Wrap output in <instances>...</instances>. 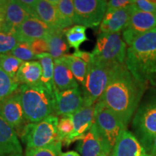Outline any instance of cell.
<instances>
[{"label":"cell","mask_w":156,"mask_h":156,"mask_svg":"<svg viewBox=\"0 0 156 156\" xmlns=\"http://www.w3.org/2000/svg\"><path fill=\"white\" fill-rule=\"evenodd\" d=\"M145 88L129 71L125 64H121L116 68L106 90L97 101L114 113L127 127Z\"/></svg>","instance_id":"6da1fadb"},{"label":"cell","mask_w":156,"mask_h":156,"mask_svg":"<svg viewBox=\"0 0 156 156\" xmlns=\"http://www.w3.org/2000/svg\"><path fill=\"white\" fill-rule=\"evenodd\" d=\"M22 146L15 129L0 115V155L22 154Z\"/></svg>","instance_id":"e0dca14e"},{"label":"cell","mask_w":156,"mask_h":156,"mask_svg":"<svg viewBox=\"0 0 156 156\" xmlns=\"http://www.w3.org/2000/svg\"><path fill=\"white\" fill-rule=\"evenodd\" d=\"M133 6L136 10L156 14V4L149 0H133Z\"/></svg>","instance_id":"836d02e7"},{"label":"cell","mask_w":156,"mask_h":156,"mask_svg":"<svg viewBox=\"0 0 156 156\" xmlns=\"http://www.w3.org/2000/svg\"><path fill=\"white\" fill-rule=\"evenodd\" d=\"M42 68L41 85L46 87L50 92H54V58L49 53H43L36 56Z\"/></svg>","instance_id":"603a6c76"},{"label":"cell","mask_w":156,"mask_h":156,"mask_svg":"<svg viewBox=\"0 0 156 156\" xmlns=\"http://www.w3.org/2000/svg\"><path fill=\"white\" fill-rule=\"evenodd\" d=\"M30 15L16 0L7 2L5 19L0 30L15 34L17 29Z\"/></svg>","instance_id":"ffe728a7"},{"label":"cell","mask_w":156,"mask_h":156,"mask_svg":"<svg viewBox=\"0 0 156 156\" xmlns=\"http://www.w3.org/2000/svg\"><path fill=\"white\" fill-rule=\"evenodd\" d=\"M101 156H108V155H106V154H103V155H102Z\"/></svg>","instance_id":"7bdbcfd3"},{"label":"cell","mask_w":156,"mask_h":156,"mask_svg":"<svg viewBox=\"0 0 156 156\" xmlns=\"http://www.w3.org/2000/svg\"><path fill=\"white\" fill-rule=\"evenodd\" d=\"M156 28V14L143 12L135 9L127 25L122 32V37L129 46L136 39Z\"/></svg>","instance_id":"30bf717a"},{"label":"cell","mask_w":156,"mask_h":156,"mask_svg":"<svg viewBox=\"0 0 156 156\" xmlns=\"http://www.w3.org/2000/svg\"><path fill=\"white\" fill-rule=\"evenodd\" d=\"M133 4V0H111L107 1L106 10H115L127 7Z\"/></svg>","instance_id":"d590c367"},{"label":"cell","mask_w":156,"mask_h":156,"mask_svg":"<svg viewBox=\"0 0 156 156\" xmlns=\"http://www.w3.org/2000/svg\"><path fill=\"white\" fill-rule=\"evenodd\" d=\"M74 125L72 115H64L58 119L57 126V140L62 145L69 146L73 143Z\"/></svg>","instance_id":"484cf974"},{"label":"cell","mask_w":156,"mask_h":156,"mask_svg":"<svg viewBox=\"0 0 156 156\" xmlns=\"http://www.w3.org/2000/svg\"><path fill=\"white\" fill-rule=\"evenodd\" d=\"M7 2L4 0H0V29L2 28L5 22V12H6V6Z\"/></svg>","instance_id":"f35d334b"},{"label":"cell","mask_w":156,"mask_h":156,"mask_svg":"<svg viewBox=\"0 0 156 156\" xmlns=\"http://www.w3.org/2000/svg\"><path fill=\"white\" fill-rule=\"evenodd\" d=\"M147 156H151V155H148V154H147Z\"/></svg>","instance_id":"ee69618b"},{"label":"cell","mask_w":156,"mask_h":156,"mask_svg":"<svg viewBox=\"0 0 156 156\" xmlns=\"http://www.w3.org/2000/svg\"><path fill=\"white\" fill-rule=\"evenodd\" d=\"M54 115H73L83 106L82 91L79 87L58 91L54 90Z\"/></svg>","instance_id":"8fae6325"},{"label":"cell","mask_w":156,"mask_h":156,"mask_svg":"<svg viewBox=\"0 0 156 156\" xmlns=\"http://www.w3.org/2000/svg\"><path fill=\"white\" fill-rule=\"evenodd\" d=\"M72 55L77 57L83 60L85 62H86L87 64H89L93 60V54L87 51H75L73 54Z\"/></svg>","instance_id":"74e56055"},{"label":"cell","mask_w":156,"mask_h":156,"mask_svg":"<svg viewBox=\"0 0 156 156\" xmlns=\"http://www.w3.org/2000/svg\"><path fill=\"white\" fill-rule=\"evenodd\" d=\"M58 16L62 23L63 30L75 25V11L73 1L72 0H58L55 1Z\"/></svg>","instance_id":"d4e9b609"},{"label":"cell","mask_w":156,"mask_h":156,"mask_svg":"<svg viewBox=\"0 0 156 156\" xmlns=\"http://www.w3.org/2000/svg\"><path fill=\"white\" fill-rule=\"evenodd\" d=\"M62 142L57 140L44 147L26 148L25 156H59L62 153Z\"/></svg>","instance_id":"4dcf8cb0"},{"label":"cell","mask_w":156,"mask_h":156,"mask_svg":"<svg viewBox=\"0 0 156 156\" xmlns=\"http://www.w3.org/2000/svg\"><path fill=\"white\" fill-rule=\"evenodd\" d=\"M9 54L23 62L36 59V55L31 49L30 43L19 42L16 47Z\"/></svg>","instance_id":"1f68e13d"},{"label":"cell","mask_w":156,"mask_h":156,"mask_svg":"<svg viewBox=\"0 0 156 156\" xmlns=\"http://www.w3.org/2000/svg\"><path fill=\"white\" fill-rule=\"evenodd\" d=\"M54 90L62 91L79 87V84L68 67L64 56L54 59Z\"/></svg>","instance_id":"ac0fdd59"},{"label":"cell","mask_w":156,"mask_h":156,"mask_svg":"<svg viewBox=\"0 0 156 156\" xmlns=\"http://www.w3.org/2000/svg\"><path fill=\"white\" fill-rule=\"evenodd\" d=\"M118 66L98 62L93 59V56L92 62L88 64L85 83L82 85L83 106H94L106 90Z\"/></svg>","instance_id":"277c9868"},{"label":"cell","mask_w":156,"mask_h":156,"mask_svg":"<svg viewBox=\"0 0 156 156\" xmlns=\"http://www.w3.org/2000/svg\"><path fill=\"white\" fill-rule=\"evenodd\" d=\"M7 156H23V154H13V155H9Z\"/></svg>","instance_id":"b9f144b4"},{"label":"cell","mask_w":156,"mask_h":156,"mask_svg":"<svg viewBox=\"0 0 156 156\" xmlns=\"http://www.w3.org/2000/svg\"><path fill=\"white\" fill-rule=\"evenodd\" d=\"M30 47L35 55L43 53H48L49 48L46 39H37L30 43Z\"/></svg>","instance_id":"e575fe53"},{"label":"cell","mask_w":156,"mask_h":156,"mask_svg":"<svg viewBox=\"0 0 156 156\" xmlns=\"http://www.w3.org/2000/svg\"><path fill=\"white\" fill-rule=\"evenodd\" d=\"M17 2L30 15V17L38 18L36 12V7L38 0H17Z\"/></svg>","instance_id":"8d00e7d4"},{"label":"cell","mask_w":156,"mask_h":156,"mask_svg":"<svg viewBox=\"0 0 156 156\" xmlns=\"http://www.w3.org/2000/svg\"><path fill=\"white\" fill-rule=\"evenodd\" d=\"M147 153L135 135L129 130L122 132L109 156H147Z\"/></svg>","instance_id":"2e32d148"},{"label":"cell","mask_w":156,"mask_h":156,"mask_svg":"<svg viewBox=\"0 0 156 156\" xmlns=\"http://www.w3.org/2000/svg\"><path fill=\"white\" fill-rule=\"evenodd\" d=\"M59 156H81L76 151H68L65 153H62Z\"/></svg>","instance_id":"60d3db41"},{"label":"cell","mask_w":156,"mask_h":156,"mask_svg":"<svg viewBox=\"0 0 156 156\" xmlns=\"http://www.w3.org/2000/svg\"><path fill=\"white\" fill-rule=\"evenodd\" d=\"M55 31L57 30H54L41 20L29 17L18 27L15 36L18 42L30 44L37 39H46Z\"/></svg>","instance_id":"7c38bea8"},{"label":"cell","mask_w":156,"mask_h":156,"mask_svg":"<svg viewBox=\"0 0 156 156\" xmlns=\"http://www.w3.org/2000/svg\"><path fill=\"white\" fill-rule=\"evenodd\" d=\"M75 25L96 30L100 27L107 9L105 0H74Z\"/></svg>","instance_id":"9c48e42d"},{"label":"cell","mask_w":156,"mask_h":156,"mask_svg":"<svg viewBox=\"0 0 156 156\" xmlns=\"http://www.w3.org/2000/svg\"><path fill=\"white\" fill-rule=\"evenodd\" d=\"M36 12L38 18L46 23L54 30H63L55 1L38 0L36 7Z\"/></svg>","instance_id":"44dd1931"},{"label":"cell","mask_w":156,"mask_h":156,"mask_svg":"<svg viewBox=\"0 0 156 156\" xmlns=\"http://www.w3.org/2000/svg\"><path fill=\"white\" fill-rule=\"evenodd\" d=\"M20 84L0 67V101L18 90Z\"/></svg>","instance_id":"f546056e"},{"label":"cell","mask_w":156,"mask_h":156,"mask_svg":"<svg viewBox=\"0 0 156 156\" xmlns=\"http://www.w3.org/2000/svg\"><path fill=\"white\" fill-rule=\"evenodd\" d=\"M134 10L135 8L133 4L125 8L106 10L99 27L100 34H115L122 32L127 25Z\"/></svg>","instance_id":"5bb4252c"},{"label":"cell","mask_w":156,"mask_h":156,"mask_svg":"<svg viewBox=\"0 0 156 156\" xmlns=\"http://www.w3.org/2000/svg\"><path fill=\"white\" fill-rule=\"evenodd\" d=\"M154 2H155V4H156V1H154Z\"/></svg>","instance_id":"f6af8a7d"},{"label":"cell","mask_w":156,"mask_h":156,"mask_svg":"<svg viewBox=\"0 0 156 156\" xmlns=\"http://www.w3.org/2000/svg\"><path fill=\"white\" fill-rule=\"evenodd\" d=\"M132 129L147 152L156 136V93L140 104L133 116Z\"/></svg>","instance_id":"8992f818"},{"label":"cell","mask_w":156,"mask_h":156,"mask_svg":"<svg viewBox=\"0 0 156 156\" xmlns=\"http://www.w3.org/2000/svg\"><path fill=\"white\" fill-rule=\"evenodd\" d=\"M23 62L9 54H0V67L15 80V77Z\"/></svg>","instance_id":"f1b7e54d"},{"label":"cell","mask_w":156,"mask_h":156,"mask_svg":"<svg viewBox=\"0 0 156 156\" xmlns=\"http://www.w3.org/2000/svg\"><path fill=\"white\" fill-rule=\"evenodd\" d=\"M127 45L121 33L99 34L92 54L93 59L103 63L120 65L125 62Z\"/></svg>","instance_id":"52a82bcc"},{"label":"cell","mask_w":156,"mask_h":156,"mask_svg":"<svg viewBox=\"0 0 156 156\" xmlns=\"http://www.w3.org/2000/svg\"><path fill=\"white\" fill-rule=\"evenodd\" d=\"M147 153L151 156H156V136L151 142L149 149L147 150Z\"/></svg>","instance_id":"ab89813d"},{"label":"cell","mask_w":156,"mask_h":156,"mask_svg":"<svg viewBox=\"0 0 156 156\" xmlns=\"http://www.w3.org/2000/svg\"><path fill=\"white\" fill-rule=\"evenodd\" d=\"M64 57L76 80L83 85L85 83L87 75L88 64L80 58L75 57L73 55L67 54L64 55Z\"/></svg>","instance_id":"83f0119b"},{"label":"cell","mask_w":156,"mask_h":156,"mask_svg":"<svg viewBox=\"0 0 156 156\" xmlns=\"http://www.w3.org/2000/svg\"><path fill=\"white\" fill-rule=\"evenodd\" d=\"M86 30V27L80 25H75L64 30V35L69 48H73L75 51H79L80 46L84 42L88 41Z\"/></svg>","instance_id":"4316f807"},{"label":"cell","mask_w":156,"mask_h":156,"mask_svg":"<svg viewBox=\"0 0 156 156\" xmlns=\"http://www.w3.org/2000/svg\"><path fill=\"white\" fill-rule=\"evenodd\" d=\"M124 64L144 86H156V28L128 46Z\"/></svg>","instance_id":"7a4b0ae2"},{"label":"cell","mask_w":156,"mask_h":156,"mask_svg":"<svg viewBox=\"0 0 156 156\" xmlns=\"http://www.w3.org/2000/svg\"><path fill=\"white\" fill-rule=\"evenodd\" d=\"M20 96L25 119L29 123H38L54 114V93L42 85H20Z\"/></svg>","instance_id":"3957f363"},{"label":"cell","mask_w":156,"mask_h":156,"mask_svg":"<svg viewBox=\"0 0 156 156\" xmlns=\"http://www.w3.org/2000/svg\"><path fill=\"white\" fill-rule=\"evenodd\" d=\"M0 115L15 131L27 122L18 90L0 101Z\"/></svg>","instance_id":"4fadbf2b"},{"label":"cell","mask_w":156,"mask_h":156,"mask_svg":"<svg viewBox=\"0 0 156 156\" xmlns=\"http://www.w3.org/2000/svg\"><path fill=\"white\" fill-rule=\"evenodd\" d=\"M94 124L97 131L109 151L112 152L117 140L127 127L114 113L99 101L94 106Z\"/></svg>","instance_id":"ba28073f"},{"label":"cell","mask_w":156,"mask_h":156,"mask_svg":"<svg viewBox=\"0 0 156 156\" xmlns=\"http://www.w3.org/2000/svg\"><path fill=\"white\" fill-rule=\"evenodd\" d=\"M46 40L49 48L48 53L54 59L67 55V53L69 51V46L64 35V30L55 31L47 37Z\"/></svg>","instance_id":"cb8c5ba5"},{"label":"cell","mask_w":156,"mask_h":156,"mask_svg":"<svg viewBox=\"0 0 156 156\" xmlns=\"http://www.w3.org/2000/svg\"><path fill=\"white\" fill-rule=\"evenodd\" d=\"M18 43L14 34L0 30V54L10 53Z\"/></svg>","instance_id":"d6a6232c"},{"label":"cell","mask_w":156,"mask_h":156,"mask_svg":"<svg viewBox=\"0 0 156 156\" xmlns=\"http://www.w3.org/2000/svg\"><path fill=\"white\" fill-rule=\"evenodd\" d=\"M42 68L39 62H25L17 72L15 80L21 85H38L41 84Z\"/></svg>","instance_id":"7402d4cb"},{"label":"cell","mask_w":156,"mask_h":156,"mask_svg":"<svg viewBox=\"0 0 156 156\" xmlns=\"http://www.w3.org/2000/svg\"><path fill=\"white\" fill-rule=\"evenodd\" d=\"M0 156H2V155H0Z\"/></svg>","instance_id":"bcb514c9"},{"label":"cell","mask_w":156,"mask_h":156,"mask_svg":"<svg viewBox=\"0 0 156 156\" xmlns=\"http://www.w3.org/2000/svg\"><path fill=\"white\" fill-rule=\"evenodd\" d=\"M58 118L52 114L38 123L26 122L16 129L27 148H41L57 141Z\"/></svg>","instance_id":"5b68a950"},{"label":"cell","mask_w":156,"mask_h":156,"mask_svg":"<svg viewBox=\"0 0 156 156\" xmlns=\"http://www.w3.org/2000/svg\"><path fill=\"white\" fill-rule=\"evenodd\" d=\"M94 106H83L72 115L74 125L73 142L81 140L92 127L95 122Z\"/></svg>","instance_id":"d6986e66"},{"label":"cell","mask_w":156,"mask_h":156,"mask_svg":"<svg viewBox=\"0 0 156 156\" xmlns=\"http://www.w3.org/2000/svg\"><path fill=\"white\" fill-rule=\"evenodd\" d=\"M77 142V151L81 156H101L103 154L109 156L111 154L94 124L86 134Z\"/></svg>","instance_id":"9a60e30c"}]
</instances>
